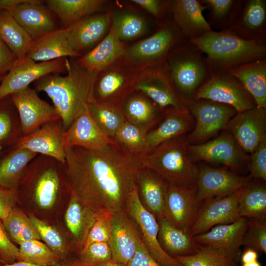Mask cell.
<instances>
[{
	"label": "cell",
	"mask_w": 266,
	"mask_h": 266,
	"mask_svg": "<svg viewBox=\"0 0 266 266\" xmlns=\"http://www.w3.org/2000/svg\"><path fill=\"white\" fill-rule=\"evenodd\" d=\"M112 20L110 12L96 13L66 28L72 50L81 57L92 49L108 33Z\"/></svg>",
	"instance_id": "20"
},
{
	"label": "cell",
	"mask_w": 266,
	"mask_h": 266,
	"mask_svg": "<svg viewBox=\"0 0 266 266\" xmlns=\"http://www.w3.org/2000/svg\"><path fill=\"white\" fill-rule=\"evenodd\" d=\"M41 1L28 0L6 10L33 39L58 29L55 15Z\"/></svg>",
	"instance_id": "25"
},
{
	"label": "cell",
	"mask_w": 266,
	"mask_h": 266,
	"mask_svg": "<svg viewBox=\"0 0 266 266\" xmlns=\"http://www.w3.org/2000/svg\"><path fill=\"white\" fill-rule=\"evenodd\" d=\"M112 21L115 24L119 38L125 42L142 36L147 28L144 19L133 13L112 14Z\"/></svg>",
	"instance_id": "48"
},
{
	"label": "cell",
	"mask_w": 266,
	"mask_h": 266,
	"mask_svg": "<svg viewBox=\"0 0 266 266\" xmlns=\"http://www.w3.org/2000/svg\"><path fill=\"white\" fill-rule=\"evenodd\" d=\"M225 130L246 153L251 154L266 139V108L256 106L237 113Z\"/></svg>",
	"instance_id": "16"
},
{
	"label": "cell",
	"mask_w": 266,
	"mask_h": 266,
	"mask_svg": "<svg viewBox=\"0 0 266 266\" xmlns=\"http://www.w3.org/2000/svg\"><path fill=\"white\" fill-rule=\"evenodd\" d=\"M0 266H39L33 264H31L28 262L17 261L15 263L10 264L2 265L0 264Z\"/></svg>",
	"instance_id": "59"
},
{
	"label": "cell",
	"mask_w": 266,
	"mask_h": 266,
	"mask_svg": "<svg viewBox=\"0 0 266 266\" xmlns=\"http://www.w3.org/2000/svg\"><path fill=\"white\" fill-rule=\"evenodd\" d=\"M19 116L23 135H27L49 122L61 119L56 109L41 99L31 87L11 94Z\"/></svg>",
	"instance_id": "15"
},
{
	"label": "cell",
	"mask_w": 266,
	"mask_h": 266,
	"mask_svg": "<svg viewBox=\"0 0 266 266\" xmlns=\"http://www.w3.org/2000/svg\"><path fill=\"white\" fill-rule=\"evenodd\" d=\"M187 153L194 163L204 161L219 164L234 170L248 167L250 158L226 130L209 141L189 144Z\"/></svg>",
	"instance_id": "10"
},
{
	"label": "cell",
	"mask_w": 266,
	"mask_h": 266,
	"mask_svg": "<svg viewBox=\"0 0 266 266\" xmlns=\"http://www.w3.org/2000/svg\"><path fill=\"white\" fill-rule=\"evenodd\" d=\"M252 179L250 175L204 166L199 168L196 182L197 200L202 203L209 199L229 195L246 186Z\"/></svg>",
	"instance_id": "18"
},
{
	"label": "cell",
	"mask_w": 266,
	"mask_h": 266,
	"mask_svg": "<svg viewBox=\"0 0 266 266\" xmlns=\"http://www.w3.org/2000/svg\"><path fill=\"white\" fill-rule=\"evenodd\" d=\"M9 148L5 149H0V158L4 154V153L7 151V150Z\"/></svg>",
	"instance_id": "63"
},
{
	"label": "cell",
	"mask_w": 266,
	"mask_h": 266,
	"mask_svg": "<svg viewBox=\"0 0 266 266\" xmlns=\"http://www.w3.org/2000/svg\"><path fill=\"white\" fill-rule=\"evenodd\" d=\"M146 134L139 128L126 121L112 139L129 153L140 156L146 152Z\"/></svg>",
	"instance_id": "46"
},
{
	"label": "cell",
	"mask_w": 266,
	"mask_h": 266,
	"mask_svg": "<svg viewBox=\"0 0 266 266\" xmlns=\"http://www.w3.org/2000/svg\"><path fill=\"white\" fill-rule=\"evenodd\" d=\"M88 111L100 130L111 139L126 121L117 105L94 101L89 105Z\"/></svg>",
	"instance_id": "41"
},
{
	"label": "cell",
	"mask_w": 266,
	"mask_h": 266,
	"mask_svg": "<svg viewBox=\"0 0 266 266\" xmlns=\"http://www.w3.org/2000/svg\"><path fill=\"white\" fill-rule=\"evenodd\" d=\"M99 214L70 193L65 214V221L72 238L73 245L79 250V253Z\"/></svg>",
	"instance_id": "33"
},
{
	"label": "cell",
	"mask_w": 266,
	"mask_h": 266,
	"mask_svg": "<svg viewBox=\"0 0 266 266\" xmlns=\"http://www.w3.org/2000/svg\"><path fill=\"white\" fill-rule=\"evenodd\" d=\"M200 99L230 105L237 113L257 106L241 82L227 71L211 73L208 80L196 93L195 101Z\"/></svg>",
	"instance_id": "9"
},
{
	"label": "cell",
	"mask_w": 266,
	"mask_h": 266,
	"mask_svg": "<svg viewBox=\"0 0 266 266\" xmlns=\"http://www.w3.org/2000/svg\"><path fill=\"white\" fill-rule=\"evenodd\" d=\"M53 266H85L80 264L77 260H75L72 262L65 263V262H60V263L56 264Z\"/></svg>",
	"instance_id": "61"
},
{
	"label": "cell",
	"mask_w": 266,
	"mask_h": 266,
	"mask_svg": "<svg viewBox=\"0 0 266 266\" xmlns=\"http://www.w3.org/2000/svg\"><path fill=\"white\" fill-rule=\"evenodd\" d=\"M258 252L251 248H247L241 256L242 264L248 263L258 260Z\"/></svg>",
	"instance_id": "58"
},
{
	"label": "cell",
	"mask_w": 266,
	"mask_h": 266,
	"mask_svg": "<svg viewBox=\"0 0 266 266\" xmlns=\"http://www.w3.org/2000/svg\"><path fill=\"white\" fill-rule=\"evenodd\" d=\"M69 64L67 58L42 62L27 57L17 60L0 82V100L29 87L45 75L66 73Z\"/></svg>",
	"instance_id": "12"
},
{
	"label": "cell",
	"mask_w": 266,
	"mask_h": 266,
	"mask_svg": "<svg viewBox=\"0 0 266 266\" xmlns=\"http://www.w3.org/2000/svg\"><path fill=\"white\" fill-rule=\"evenodd\" d=\"M109 222L112 259L127 266L141 240L138 229L125 210L111 214Z\"/></svg>",
	"instance_id": "23"
},
{
	"label": "cell",
	"mask_w": 266,
	"mask_h": 266,
	"mask_svg": "<svg viewBox=\"0 0 266 266\" xmlns=\"http://www.w3.org/2000/svg\"><path fill=\"white\" fill-rule=\"evenodd\" d=\"M64 163L70 193L98 214L125 210L141 168L139 156L115 142L99 150L66 147Z\"/></svg>",
	"instance_id": "1"
},
{
	"label": "cell",
	"mask_w": 266,
	"mask_h": 266,
	"mask_svg": "<svg viewBox=\"0 0 266 266\" xmlns=\"http://www.w3.org/2000/svg\"><path fill=\"white\" fill-rule=\"evenodd\" d=\"M2 222L9 237L19 245L31 240H40L29 217L15 207Z\"/></svg>",
	"instance_id": "42"
},
{
	"label": "cell",
	"mask_w": 266,
	"mask_h": 266,
	"mask_svg": "<svg viewBox=\"0 0 266 266\" xmlns=\"http://www.w3.org/2000/svg\"><path fill=\"white\" fill-rule=\"evenodd\" d=\"M125 211L138 229L141 240L152 258L161 266H183L175 258L168 255L161 246L156 218L142 205L138 196L137 186L129 195Z\"/></svg>",
	"instance_id": "13"
},
{
	"label": "cell",
	"mask_w": 266,
	"mask_h": 266,
	"mask_svg": "<svg viewBox=\"0 0 266 266\" xmlns=\"http://www.w3.org/2000/svg\"><path fill=\"white\" fill-rule=\"evenodd\" d=\"M184 39L173 21L164 23L151 35L128 46L122 60L138 72L160 68L169 51Z\"/></svg>",
	"instance_id": "7"
},
{
	"label": "cell",
	"mask_w": 266,
	"mask_h": 266,
	"mask_svg": "<svg viewBox=\"0 0 266 266\" xmlns=\"http://www.w3.org/2000/svg\"><path fill=\"white\" fill-rule=\"evenodd\" d=\"M248 224V219L240 217L233 223L215 226L193 237L197 244L221 251L238 261Z\"/></svg>",
	"instance_id": "22"
},
{
	"label": "cell",
	"mask_w": 266,
	"mask_h": 266,
	"mask_svg": "<svg viewBox=\"0 0 266 266\" xmlns=\"http://www.w3.org/2000/svg\"><path fill=\"white\" fill-rule=\"evenodd\" d=\"M16 145L64 164L66 146L61 119L45 123L31 133L23 136Z\"/></svg>",
	"instance_id": "21"
},
{
	"label": "cell",
	"mask_w": 266,
	"mask_h": 266,
	"mask_svg": "<svg viewBox=\"0 0 266 266\" xmlns=\"http://www.w3.org/2000/svg\"><path fill=\"white\" fill-rule=\"evenodd\" d=\"M37 154L16 144L0 158V187L17 190L30 162Z\"/></svg>",
	"instance_id": "34"
},
{
	"label": "cell",
	"mask_w": 266,
	"mask_h": 266,
	"mask_svg": "<svg viewBox=\"0 0 266 266\" xmlns=\"http://www.w3.org/2000/svg\"><path fill=\"white\" fill-rule=\"evenodd\" d=\"M188 109L195 121L192 130L187 134L188 144L204 142L225 131L237 113L230 105L204 99L195 100Z\"/></svg>",
	"instance_id": "8"
},
{
	"label": "cell",
	"mask_w": 266,
	"mask_h": 266,
	"mask_svg": "<svg viewBox=\"0 0 266 266\" xmlns=\"http://www.w3.org/2000/svg\"><path fill=\"white\" fill-rule=\"evenodd\" d=\"M66 73L48 74L34 82V89L45 93L52 100L65 131L94 101L93 90L98 74L82 67L77 61H70Z\"/></svg>",
	"instance_id": "2"
},
{
	"label": "cell",
	"mask_w": 266,
	"mask_h": 266,
	"mask_svg": "<svg viewBox=\"0 0 266 266\" xmlns=\"http://www.w3.org/2000/svg\"><path fill=\"white\" fill-rule=\"evenodd\" d=\"M166 185V182L149 169L141 167L138 171L136 186L139 200L157 220L164 218Z\"/></svg>",
	"instance_id": "32"
},
{
	"label": "cell",
	"mask_w": 266,
	"mask_h": 266,
	"mask_svg": "<svg viewBox=\"0 0 266 266\" xmlns=\"http://www.w3.org/2000/svg\"><path fill=\"white\" fill-rule=\"evenodd\" d=\"M134 90L145 95L165 114L188 108L177 96L161 67L139 71Z\"/></svg>",
	"instance_id": "19"
},
{
	"label": "cell",
	"mask_w": 266,
	"mask_h": 266,
	"mask_svg": "<svg viewBox=\"0 0 266 266\" xmlns=\"http://www.w3.org/2000/svg\"><path fill=\"white\" fill-rule=\"evenodd\" d=\"M138 73L122 60L99 72L93 90L94 101L119 106L134 91Z\"/></svg>",
	"instance_id": "11"
},
{
	"label": "cell",
	"mask_w": 266,
	"mask_h": 266,
	"mask_svg": "<svg viewBox=\"0 0 266 266\" xmlns=\"http://www.w3.org/2000/svg\"><path fill=\"white\" fill-rule=\"evenodd\" d=\"M17 60L13 53L0 37V82Z\"/></svg>",
	"instance_id": "56"
},
{
	"label": "cell",
	"mask_w": 266,
	"mask_h": 266,
	"mask_svg": "<svg viewBox=\"0 0 266 266\" xmlns=\"http://www.w3.org/2000/svg\"></svg>",
	"instance_id": "64"
},
{
	"label": "cell",
	"mask_w": 266,
	"mask_h": 266,
	"mask_svg": "<svg viewBox=\"0 0 266 266\" xmlns=\"http://www.w3.org/2000/svg\"><path fill=\"white\" fill-rule=\"evenodd\" d=\"M111 215L100 214L89 233L82 250H85L90 245L96 242L109 243L110 238L109 218Z\"/></svg>",
	"instance_id": "51"
},
{
	"label": "cell",
	"mask_w": 266,
	"mask_h": 266,
	"mask_svg": "<svg viewBox=\"0 0 266 266\" xmlns=\"http://www.w3.org/2000/svg\"><path fill=\"white\" fill-rule=\"evenodd\" d=\"M66 147H78L87 150H101L114 140L105 135L91 118L88 111L76 117L65 131Z\"/></svg>",
	"instance_id": "28"
},
{
	"label": "cell",
	"mask_w": 266,
	"mask_h": 266,
	"mask_svg": "<svg viewBox=\"0 0 266 266\" xmlns=\"http://www.w3.org/2000/svg\"><path fill=\"white\" fill-rule=\"evenodd\" d=\"M23 136L17 110L10 96L0 100V149L12 147Z\"/></svg>",
	"instance_id": "40"
},
{
	"label": "cell",
	"mask_w": 266,
	"mask_h": 266,
	"mask_svg": "<svg viewBox=\"0 0 266 266\" xmlns=\"http://www.w3.org/2000/svg\"><path fill=\"white\" fill-rule=\"evenodd\" d=\"M188 41L205 54L211 73L227 71L266 56V41L245 39L229 29L212 30Z\"/></svg>",
	"instance_id": "3"
},
{
	"label": "cell",
	"mask_w": 266,
	"mask_h": 266,
	"mask_svg": "<svg viewBox=\"0 0 266 266\" xmlns=\"http://www.w3.org/2000/svg\"><path fill=\"white\" fill-rule=\"evenodd\" d=\"M238 211L240 217L266 220V187L264 181H251L242 189Z\"/></svg>",
	"instance_id": "39"
},
{
	"label": "cell",
	"mask_w": 266,
	"mask_h": 266,
	"mask_svg": "<svg viewBox=\"0 0 266 266\" xmlns=\"http://www.w3.org/2000/svg\"><path fill=\"white\" fill-rule=\"evenodd\" d=\"M127 266H161L151 256L141 239L135 253Z\"/></svg>",
	"instance_id": "57"
},
{
	"label": "cell",
	"mask_w": 266,
	"mask_h": 266,
	"mask_svg": "<svg viewBox=\"0 0 266 266\" xmlns=\"http://www.w3.org/2000/svg\"><path fill=\"white\" fill-rule=\"evenodd\" d=\"M158 239L163 249L170 256H186L195 254L200 249L189 233L179 229L165 218L157 220Z\"/></svg>",
	"instance_id": "36"
},
{
	"label": "cell",
	"mask_w": 266,
	"mask_h": 266,
	"mask_svg": "<svg viewBox=\"0 0 266 266\" xmlns=\"http://www.w3.org/2000/svg\"><path fill=\"white\" fill-rule=\"evenodd\" d=\"M96 266H126L123 264L117 262L111 259L109 261L103 262Z\"/></svg>",
	"instance_id": "60"
},
{
	"label": "cell",
	"mask_w": 266,
	"mask_h": 266,
	"mask_svg": "<svg viewBox=\"0 0 266 266\" xmlns=\"http://www.w3.org/2000/svg\"><path fill=\"white\" fill-rule=\"evenodd\" d=\"M111 259V250L109 243L96 242L80 251L76 260L85 266H96Z\"/></svg>",
	"instance_id": "50"
},
{
	"label": "cell",
	"mask_w": 266,
	"mask_h": 266,
	"mask_svg": "<svg viewBox=\"0 0 266 266\" xmlns=\"http://www.w3.org/2000/svg\"><path fill=\"white\" fill-rule=\"evenodd\" d=\"M0 37L19 61L26 57L33 40L30 35L9 12L1 9Z\"/></svg>",
	"instance_id": "38"
},
{
	"label": "cell",
	"mask_w": 266,
	"mask_h": 266,
	"mask_svg": "<svg viewBox=\"0 0 266 266\" xmlns=\"http://www.w3.org/2000/svg\"><path fill=\"white\" fill-rule=\"evenodd\" d=\"M201 2L209 10L210 24L227 29L239 13L243 2L234 0H202Z\"/></svg>",
	"instance_id": "43"
},
{
	"label": "cell",
	"mask_w": 266,
	"mask_h": 266,
	"mask_svg": "<svg viewBox=\"0 0 266 266\" xmlns=\"http://www.w3.org/2000/svg\"><path fill=\"white\" fill-rule=\"evenodd\" d=\"M17 261L33 264L39 266H53L62 261L43 242L33 239L19 244Z\"/></svg>",
	"instance_id": "44"
},
{
	"label": "cell",
	"mask_w": 266,
	"mask_h": 266,
	"mask_svg": "<svg viewBox=\"0 0 266 266\" xmlns=\"http://www.w3.org/2000/svg\"><path fill=\"white\" fill-rule=\"evenodd\" d=\"M242 266H262V265L261 263L257 260L248 263L242 264Z\"/></svg>",
	"instance_id": "62"
},
{
	"label": "cell",
	"mask_w": 266,
	"mask_h": 266,
	"mask_svg": "<svg viewBox=\"0 0 266 266\" xmlns=\"http://www.w3.org/2000/svg\"><path fill=\"white\" fill-rule=\"evenodd\" d=\"M249 224L244 234L242 246L257 252L266 253V220L248 219Z\"/></svg>",
	"instance_id": "49"
},
{
	"label": "cell",
	"mask_w": 266,
	"mask_h": 266,
	"mask_svg": "<svg viewBox=\"0 0 266 266\" xmlns=\"http://www.w3.org/2000/svg\"><path fill=\"white\" fill-rule=\"evenodd\" d=\"M131 1L158 18L164 15L171 4L170 1L160 0H132Z\"/></svg>",
	"instance_id": "55"
},
{
	"label": "cell",
	"mask_w": 266,
	"mask_h": 266,
	"mask_svg": "<svg viewBox=\"0 0 266 266\" xmlns=\"http://www.w3.org/2000/svg\"><path fill=\"white\" fill-rule=\"evenodd\" d=\"M128 46L119 38L112 20L105 37L92 49L78 58L77 62L84 68L98 73L121 60Z\"/></svg>",
	"instance_id": "24"
},
{
	"label": "cell",
	"mask_w": 266,
	"mask_h": 266,
	"mask_svg": "<svg viewBox=\"0 0 266 266\" xmlns=\"http://www.w3.org/2000/svg\"><path fill=\"white\" fill-rule=\"evenodd\" d=\"M187 134L165 142L140 155L141 167L152 171L168 184H196L199 168L188 156Z\"/></svg>",
	"instance_id": "5"
},
{
	"label": "cell",
	"mask_w": 266,
	"mask_h": 266,
	"mask_svg": "<svg viewBox=\"0 0 266 266\" xmlns=\"http://www.w3.org/2000/svg\"><path fill=\"white\" fill-rule=\"evenodd\" d=\"M227 71L241 82L257 106L266 108V58Z\"/></svg>",
	"instance_id": "35"
},
{
	"label": "cell",
	"mask_w": 266,
	"mask_h": 266,
	"mask_svg": "<svg viewBox=\"0 0 266 266\" xmlns=\"http://www.w3.org/2000/svg\"><path fill=\"white\" fill-rule=\"evenodd\" d=\"M248 168L252 178L266 181V139L263 140L249 158Z\"/></svg>",
	"instance_id": "52"
},
{
	"label": "cell",
	"mask_w": 266,
	"mask_h": 266,
	"mask_svg": "<svg viewBox=\"0 0 266 266\" xmlns=\"http://www.w3.org/2000/svg\"><path fill=\"white\" fill-rule=\"evenodd\" d=\"M47 8L66 28L81 19L99 12L104 0H48Z\"/></svg>",
	"instance_id": "37"
},
{
	"label": "cell",
	"mask_w": 266,
	"mask_h": 266,
	"mask_svg": "<svg viewBox=\"0 0 266 266\" xmlns=\"http://www.w3.org/2000/svg\"><path fill=\"white\" fill-rule=\"evenodd\" d=\"M203 54L195 45L184 39L169 51L161 67L177 96L187 107L195 101L197 91L211 74Z\"/></svg>",
	"instance_id": "4"
},
{
	"label": "cell",
	"mask_w": 266,
	"mask_h": 266,
	"mask_svg": "<svg viewBox=\"0 0 266 266\" xmlns=\"http://www.w3.org/2000/svg\"><path fill=\"white\" fill-rule=\"evenodd\" d=\"M173 22L183 38L200 37L212 30L203 14L206 7L198 0H176L171 2Z\"/></svg>",
	"instance_id": "26"
},
{
	"label": "cell",
	"mask_w": 266,
	"mask_h": 266,
	"mask_svg": "<svg viewBox=\"0 0 266 266\" xmlns=\"http://www.w3.org/2000/svg\"><path fill=\"white\" fill-rule=\"evenodd\" d=\"M19 254L18 248L10 239L3 223L0 220V261L2 265L17 261Z\"/></svg>",
	"instance_id": "53"
},
{
	"label": "cell",
	"mask_w": 266,
	"mask_h": 266,
	"mask_svg": "<svg viewBox=\"0 0 266 266\" xmlns=\"http://www.w3.org/2000/svg\"><path fill=\"white\" fill-rule=\"evenodd\" d=\"M29 218L35 227L40 239L62 262L68 256V251L66 244L56 229L34 215Z\"/></svg>",
	"instance_id": "47"
},
{
	"label": "cell",
	"mask_w": 266,
	"mask_h": 266,
	"mask_svg": "<svg viewBox=\"0 0 266 266\" xmlns=\"http://www.w3.org/2000/svg\"><path fill=\"white\" fill-rule=\"evenodd\" d=\"M175 258L183 266H237V261L222 251L201 245L194 254Z\"/></svg>",
	"instance_id": "45"
},
{
	"label": "cell",
	"mask_w": 266,
	"mask_h": 266,
	"mask_svg": "<svg viewBox=\"0 0 266 266\" xmlns=\"http://www.w3.org/2000/svg\"><path fill=\"white\" fill-rule=\"evenodd\" d=\"M202 203L197 199L196 183L183 186L167 183L164 218L175 227L189 233Z\"/></svg>",
	"instance_id": "14"
},
{
	"label": "cell",
	"mask_w": 266,
	"mask_h": 266,
	"mask_svg": "<svg viewBox=\"0 0 266 266\" xmlns=\"http://www.w3.org/2000/svg\"><path fill=\"white\" fill-rule=\"evenodd\" d=\"M126 120L145 133L154 128L165 114L148 97L134 90L119 105Z\"/></svg>",
	"instance_id": "29"
},
{
	"label": "cell",
	"mask_w": 266,
	"mask_h": 266,
	"mask_svg": "<svg viewBox=\"0 0 266 266\" xmlns=\"http://www.w3.org/2000/svg\"><path fill=\"white\" fill-rule=\"evenodd\" d=\"M194 121L188 108L165 114L159 124L146 133V152L165 142L189 133L194 127Z\"/></svg>",
	"instance_id": "31"
},
{
	"label": "cell",
	"mask_w": 266,
	"mask_h": 266,
	"mask_svg": "<svg viewBox=\"0 0 266 266\" xmlns=\"http://www.w3.org/2000/svg\"><path fill=\"white\" fill-rule=\"evenodd\" d=\"M26 57L37 62H48L63 58H79L72 50L66 36V28L57 29L33 39Z\"/></svg>",
	"instance_id": "30"
},
{
	"label": "cell",
	"mask_w": 266,
	"mask_h": 266,
	"mask_svg": "<svg viewBox=\"0 0 266 266\" xmlns=\"http://www.w3.org/2000/svg\"><path fill=\"white\" fill-rule=\"evenodd\" d=\"M242 189L228 196L204 201L190 230V235L193 237L215 226L232 223L238 219L240 217L238 203Z\"/></svg>",
	"instance_id": "17"
},
{
	"label": "cell",
	"mask_w": 266,
	"mask_h": 266,
	"mask_svg": "<svg viewBox=\"0 0 266 266\" xmlns=\"http://www.w3.org/2000/svg\"><path fill=\"white\" fill-rule=\"evenodd\" d=\"M17 190L0 187V220L3 221L15 207L18 199Z\"/></svg>",
	"instance_id": "54"
},
{
	"label": "cell",
	"mask_w": 266,
	"mask_h": 266,
	"mask_svg": "<svg viewBox=\"0 0 266 266\" xmlns=\"http://www.w3.org/2000/svg\"><path fill=\"white\" fill-rule=\"evenodd\" d=\"M266 0H248L228 29L245 39L266 41Z\"/></svg>",
	"instance_id": "27"
},
{
	"label": "cell",
	"mask_w": 266,
	"mask_h": 266,
	"mask_svg": "<svg viewBox=\"0 0 266 266\" xmlns=\"http://www.w3.org/2000/svg\"><path fill=\"white\" fill-rule=\"evenodd\" d=\"M17 189L30 194L41 209H50L64 189L70 190L64 164L37 155L29 164Z\"/></svg>",
	"instance_id": "6"
}]
</instances>
